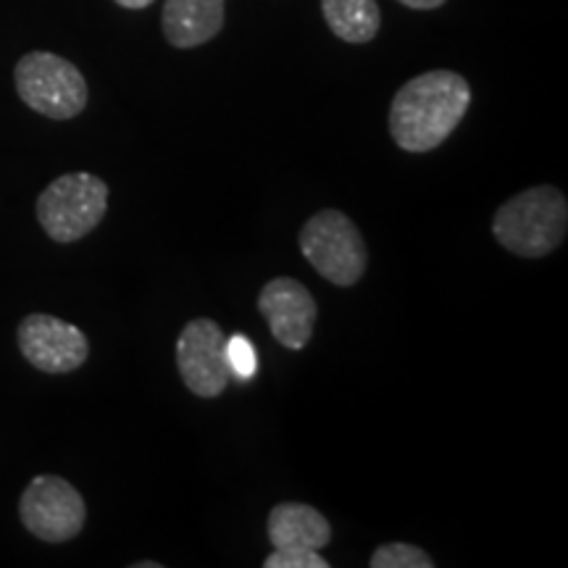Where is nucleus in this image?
Masks as SVG:
<instances>
[{
	"instance_id": "18",
	"label": "nucleus",
	"mask_w": 568,
	"mask_h": 568,
	"mask_svg": "<svg viewBox=\"0 0 568 568\" xmlns=\"http://www.w3.org/2000/svg\"><path fill=\"white\" fill-rule=\"evenodd\" d=\"M134 568H161L159 560H140V564H134Z\"/></svg>"
},
{
	"instance_id": "1",
	"label": "nucleus",
	"mask_w": 568,
	"mask_h": 568,
	"mask_svg": "<svg viewBox=\"0 0 568 568\" xmlns=\"http://www.w3.org/2000/svg\"><path fill=\"white\" fill-rule=\"evenodd\" d=\"M471 105V84L450 69L414 77L389 103V138L406 153H432L464 122Z\"/></svg>"
},
{
	"instance_id": "15",
	"label": "nucleus",
	"mask_w": 568,
	"mask_h": 568,
	"mask_svg": "<svg viewBox=\"0 0 568 568\" xmlns=\"http://www.w3.org/2000/svg\"><path fill=\"white\" fill-rule=\"evenodd\" d=\"M226 361H230L232 374H237L240 379H251L255 374V351L251 339L243 335H232L226 339Z\"/></svg>"
},
{
	"instance_id": "8",
	"label": "nucleus",
	"mask_w": 568,
	"mask_h": 568,
	"mask_svg": "<svg viewBox=\"0 0 568 568\" xmlns=\"http://www.w3.org/2000/svg\"><path fill=\"white\" fill-rule=\"evenodd\" d=\"M19 351L42 374H71L90 358V339L80 326L51 314H30L19 322Z\"/></svg>"
},
{
	"instance_id": "4",
	"label": "nucleus",
	"mask_w": 568,
	"mask_h": 568,
	"mask_svg": "<svg viewBox=\"0 0 568 568\" xmlns=\"http://www.w3.org/2000/svg\"><path fill=\"white\" fill-rule=\"evenodd\" d=\"M109 184L88 172L61 174L38 195V222L53 243L69 245L103 222L109 211Z\"/></svg>"
},
{
	"instance_id": "13",
	"label": "nucleus",
	"mask_w": 568,
	"mask_h": 568,
	"mask_svg": "<svg viewBox=\"0 0 568 568\" xmlns=\"http://www.w3.org/2000/svg\"><path fill=\"white\" fill-rule=\"evenodd\" d=\"M372 568H435V558L410 542H385L368 558Z\"/></svg>"
},
{
	"instance_id": "3",
	"label": "nucleus",
	"mask_w": 568,
	"mask_h": 568,
	"mask_svg": "<svg viewBox=\"0 0 568 568\" xmlns=\"http://www.w3.org/2000/svg\"><path fill=\"white\" fill-rule=\"evenodd\" d=\"M297 245L311 268L335 287H355L364 280L368 247L347 213L337 209L314 213L297 234Z\"/></svg>"
},
{
	"instance_id": "12",
	"label": "nucleus",
	"mask_w": 568,
	"mask_h": 568,
	"mask_svg": "<svg viewBox=\"0 0 568 568\" xmlns=\"http://www.w3.org/2000/svg\"><path fill=\"white\" fill-rule=\"evenodd\" d=\"M326 27L351 45H366L379 34L382 11L376 0H322Z\"/></svg>"
},
{
	"instance_id": "16",
	"label": "nucleus",
	"mask_w": 568,
	"mask_h": 568,
	"mask_svg": "<svg viewBox=\"0 0 568 568\" xmlns=\"http://www.w3.org/2000/svg\"><path fill=\"white\" fill-rule=\"evenodd\" d=\"M397 3H403L406 9H414V11H435L439 6H445L447 0H397Z\"/></svg>"
},
{
	"instance_id": "14",
	"label": "nucleus",
	"mask_w": 568,
	"mask_h": 568,
	"mask_svg": "<svg viewBox=\"0 0 568 568\" xmlns=\"http://www.w3.org/2000/svg\"><path fill=\"white\" fill-rule=\"evenodd\" d=\"M264 568H329V560L318 550L308 548H282L264 558Z\"/></svg>"
},
{
	"instance_id": "5",
	"label": "nucleus",
	"mask_w": 568,
	"mask_h": 568,
	"mask_svg": "<svg viewBox=\"0 0 568 568\" xmlns=\"http://www.w3.org/2000/svg\"><path fill=\"white\" fill-rule=\"evenodd\" d=\"M21 103L53 122H69L88 109V80L74 63L48 51L21 55L13 69Z\"/></svg>"
},
{
	"instance_id": "10",
	"label": "nucleus",
	"mask_w": 568,
	"mask_h": 568,
	"mask_svg": "<svg viewBox=\"0 0 568 568\" xmlns=\"http://www.w3.org/2000/svg\"><path fill=\"white\" fill-rule=\"evenodd\" d=\"M224 0H163L161 30L169 45L190 51L222 32Z\"/></svg>"
},
{
	"instance_id": "9",
	"label": "nucleus",
	"mask_w": 568,
	"mask_h": 568,
	"mask_svg": "<svg viewBox=\"0 0 568 568\" xmlns=\"http://www.w3.org/2000/svg\"><path fill=\"white\" fill-rule=\"evenodd\" d=\"M258 311L272 329V337L287 351H303L314 337L318 318L316 297L293 276H274L258 293Z\"/></svg>"
},
{
	"instance_id": "7",
	"label": "nucleus",
	"mask_w": 568,
	"mask_h": 568,
	"mask_svg": "<svg viewBox=\"0 0 568 568\" xmlns=\"http://www.w3.org/2000/svg\"><path fill=\"white\" fill-rule=\"evenodd\" d=\"M176 368L182 382L197 397L213 400L230 385L232 368L226 361V337L213 318H193L176 337Z\"/></svg>"
},
{
	"instance_id": "2",
	"label": "nucleus",
	"mask_w": 568,
	"mask_h": 568,
	"mask_svg": "<svg viewBox=\"0 0 568 568\" xmlns=\"http://www.w3.org/2000/svg\"><path fill=\"white\" fill-rule=\"evenodd\" d=\"M568 201L556 184H537L516 193L493 216V234L518 258H545L564 245Z\"/></svg>"
},
{
	"instance_id": "17",
	"label": "nucleus",
	"mask_w": 568,
	"mask_h": 568,
	"mask_svg": "<svg viewBox=\"0 0 568 568\" xmlns=\"http://www.w3.org/2000/svg\"><path fill=\"white\" fill-rule=\"evenodd\" d=\"M153 3L155 0H116V6H122V9H130V11H142Z\"/></svg>"
},
{
	"instance_id": "11",
	"label": "nucleus",
	"mask_w": 568,
	"mask_h": 568,
	"mask_svg": "<svg viewBox=\"0 0 568 568\" xmlns=\"http://www.w3.org/2000/svg\"><path fill=\"white\" fill-rule=\"evenodd\" d=\"M266 537L274 550L308 548L324 550L332 542V524L308 503H280L268 510Z\"/></svg>"
},
{
	"instance_id": "6",
	"label": "nucleus",
	"mask_w": 568,
	"mask_h": 568,
	"mask_svg": "<svg viewBox=\"0 0 568 568\" xmlns=\"http://www.w3.org/2000/svg\"><path fill=\"white\" fill-rule=\"evenodd\" d=\"M19 518L40 542L61 545L80 537L88 521V503L69 479L40 474L19 497Z\"/></svg>"
}]
</instances>
